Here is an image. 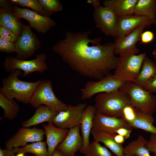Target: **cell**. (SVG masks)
<instances>
[{
  "label": "cell",
  "instance_id": "ac0fdd59",
  "mask_svg": "<svg viewBox=\"0 0 156 156\" xmlns=\"http://www.w3.org/2000/svg\"><path fill=\"white\" fill-rule=\"evenodd\" d=\"M42 126L46 136V143L49 156H51L57 146L66 137L69 129L57 127L52 123L43 125Z\"/></svg>",
  "mask_w": 156,
  "mask_h": 156
},
{
  "label": "cell",
  "instance_id": "4316f807",
  "mask_svg": "<svg viewBox=\"0 0 156 156\" xmlns=\"http://www.w3.org/2000/svg\"><path fill=\"white\" fill-rule=\"evenodd\" d=\"M0 106L4 110L3 117L9 120L15 119L20 111L17 102L14 99L8 98L0 91Z\"/></svg>",
  "mask_w": 156,
  "mask_h": 156
},
{
  "label": "cell",
  "instance_id": "ba28073f",
  "mask_svg": "<svg viewBox=\"0 0 156 156\" xmlns=\"http://www.w3.org/2000/svg\"><path fill=\"white\" fill-rule=\"evenodd\" d=\"M29 25L23 24L21 34L15 42L17 59L25 60L32 56L41 47L40 42Z\"/></svg>",
  "mask_w": 156,
  "mask_h": 156
},
{
  "label": "cell",
  "instance_id": "d6a6232c",
  "mask_svg": "<svg viewBox=\"0 0 156 156\" xmlns=\"http://www.w3.org/2000/svg\"><path fill=\"white\" fill-rule=\"evenodd\" d=\"M136 117V111L131 105L125 106L122 111V118L128 123L134 121Z\"/></svg>",
  "mask_w": 156,
  "mask_h": 156
},
{
  "label": "cell",
  "instance_id": "6da1fadb",
  "mask_svg": "<svg viewBox=\"0 0 156 156\" xmlns=\"http://www.w3.org/2000/svg\"><path fill=\"white\" fill-rule=\"evenodd\" d=\"M92 30L67 31L65 38L57 41L52 50L79 75L99 80L115 69L118 57L114 42L101 44V37L89 38Z\"/></svg>",
  "mask_w": 156,
  "mask_h": 156
},
{
  "label": "cell",
  "instance_id": "9c48e42d",
  "mask_svg": "<svg viewBox=\"0 0 156 156\" xmlns=\"http://www.w3.org/2000/svg\"><path fill=\"white\" fill-rule=\"evenodd\" d=\"M93 18L96 27L105 35L117 37L118 17L112 9L100 4L94 8Z\"/></svg>",
  "mask_w": 156,
  "mask_h": 156
},
{
  "label": "cell",
  "instance_id": "f6af8a7d",
  "mask_svg": "<svg viewBox=\"0 0 156 156\" xmlns=\"http://www.w3.org/2000/svg\"><path fill=\"white\" fill-rule=\"evenodd\" d=\"M25 154V153L23 152L18 153L15 156H26Z\"/></svg>",
  "mask_w": 156,
  "mask_h": 156
},
{
  "label": "cell",
  "instance_id": "cb8c5ba5",
  "mask_svg": "<svg viewBox=\"0 0 156 156\" xmlns=\"http://www.w3.org/2000/svg\"><path fill=\"white\" fill-rule=\"evenodd\" d=\"M136 111V118L129 124L133 128L142 129L151 134H156V127L153 125L155 120L153 116L145 114L137 109Z\"/></svg>",
  "mask_w": 156,
  "mask_h": 156
},
{
  "label": "cell",
  "instance_id": "7c38bea8",
  "mask_svg": "<svg viewBox=\"0 0 156 156\" xmlns=\"http://www.w3.org/2000/svg\"><path fill=\"white\" fill-rule=\"evenodd\" d=\"M87 106L86 103H82L68 105L66 109L58 113L52 123L57 127L69 129L80 125L83 113Z\"/></svg>",
  "mask_w": 156,
  "mask_h": 156
},
{
  "label": "cell",
  "instance_id": "f35d334b",
  "mask_svg": "<svg viewBox=\"0 0 156 156\" xmlns=\"http://www.w3.org/2000/svg\"><path fill=\"white\" fill-rule=\"evenodd\" d=\"M131 131L132 129L121 127L116 130L115 133L120 135L124 137L125 139H127L129 137Z\"/></svg>",
  "mask_w": 156,
  "mask_h": 156
},
{
  "label": "cell",
  "instance_id": "30bf717a",
  "mask_svg": "<svg viewBox=\"0 0 156 156\" xmlns=\"http://www.w3.org/2000/svg\"><path fill=\"white\" fill-rule=\"evenodd\" d=\"M124 82L115 79L109 73L97 81H89L81 89V98L85 100L101 93H109L119 90Z\"/></svg>",
  "mask_w": 156,
  "mask_h": 156
},
{
  "label": "cell",
  "instance_id": "8d00e7d4",
  "mask_svg": "<svg viewBox=\"0 0 156 156\" xmlns=\"http://www.w3.org/2000/svg\"><path fill=\"white\" fill-rule=\"evenodd\" d=\"M154 38V33L150 31L143 32L141 37V42L140 44H147L153 41Z\"/></svg>",
  "mask_w": 156,
  "mask_h": 156
},
{
  "label": "cell",
  "instance_id": "f1b7e54d",
  "mask_svg": "<svg viewBox=\"0 0 156 156\" xmlns=\"http://www.w3.org/2000/svg\"><path fill=\"white\" fill-rule=\"evenodd\" d=\"M47 146L46 142L38 141L27 144L21 148H15L12 151L15 153L23 152L32 153L36 156H49Z\"/></svg>",
  "mask_w": 156,
  "mask_h": 156
},
{
  "label": "cell",
  "instance_id": "f546056e",
  "mask_svg": "<svg viewBox=\"0 0 156 156\" xmlns=\"http://www.w3.org/2000/svg\"><path fill=\"white\" fill-rule=\"evenodd\" d=\"M84 156H113L105 147L94 140L83 152Z\"/></svg>",
  "mask_w": 156,
  "mask_h": 156
},
{
  "label": "cell",
  "instance_id": "e0dca14e",
  "mask_svg": "<svg viewBox=\"0 0 156 156\" xmlns=\"http://www.w3.org/2000/svg\"><path fill=\"white\" fill-rule=\"evenodd\" d=\"M80 125H78L69 129L64 140L56 149L60 151L64 156H73L82 148L83 140L80 133Z\"/></svg>",
  "mask_w": 156,
  "mask_h": 156
},
{
  "label": "cell",
  "instance_id": "ee69618b",
  "mask_svg": "<svg viewBox=\"0 0 156 156\" xmlns=\"http://www.w3.org/2000/svg\"><path fill=\"white\" fill-rule=\"evenodd\" d=\"M51 156H64V155L60 151L56 149Z\"/></svg>",
  "mask_w": 156,
  "mask_h": 156
},
{
  "label": "cell",
  "instance_id": "d6986e66",
  "mask_svg": "<svg viewBox=\"0 0 156 156\" xmlns=\"http://www.w3.org/2000/svg\"><path fill=\"white\" fill-rule=\"evenodd\" d=\"M96 113V109L94 106L89 105L84 109L81 116L80 125L83 144L82 148L79 151L83 154L90 143L89 137Z\"/></svg>",
  "mask_w": 156,
  "mask_h": 156
},
{
  "label": "cell",
  "instance_id": "1f68e13d",
  "mask_svg": "<svg viewBox=\"0 0 156 156\" xmlns=\"http://www.w3.org/2000/svg\"><path fill=\"white\" fill-rule=\"evenodd\" d=\"M49 17L54 12L62 11V6L58 0H38Z\"/></svg>",
  "mask_w": 156,
  "mask_h": 156
},
{
  "label": "cell",
  "instance_id": "83f0119b",
  "mask_svg": "<svg viewBox=\"0 0 156 156\" xmlns=\"http://www.w3.org/2000/svg\"><path fill=\"white\" fill-rule=\"evenodd\" d=\"M155 0H138L134 14L156 19Z\"/></svg>",
  "mask_w": 156,
  "mask_h": 156
},
{
  "label": "cell",
  "instance_id": "8fae6325",
  "mask_svg": "<svg viewBox=\"0 0 156 156\" xmlns=\"http://www.w3.org/2000/svg\"><path fill=\"white\" fill-rule=\"evenodd\" d=\"M12 10L18 18L27 21L31 28L40 33L45 34L56 25L52 18L42 15L33 10L20 8L15 4Z\"/></svg>",
  "mask_w": 156,
  "mask_h": 156
},
{
  "label": "cell",
  "instance_id": "9a60e30c",
  "mask_svg": "<svg viewBox=\"0 0 156 156\" xmlns=\"http://www.w3.org/2000/svg\"><path fill=\"white\" fill-rule=\"evenodd\" d=\"M156 24V19L135 15L129 14L118 17L117 37H121L129 34L138 27H146Z\"/></svg>",
  "mask_w": 156,
  "mask_h": 156
},
{
  "label": "cell",
  "instance_id": "4fadbf2b",
  "mask_svg": "<svg viewBox=\"0 0 156 156\" xmlns=\"http://www.w3.org/2000/svg\"><path fill=\"white\" fill-rule=\"evenodd\" d=\"M44 134L42 129L20 128L17 133L5 142V147L12 151L20 146H24L29 142L41 141Z\"/></svg>",
  "mask_w": 156,
  "mask_h": 156
},
{
  "label": "cell",
  "instance_id": "7bdbcfd3",
  "mask_svg": "<svg viewBox=\"0 0 156 156\" xmlns=\"http://www.w3.org/2000/svg\"><path fill=\"white\" fill-rule=\"evenodd\" d=\"M86 2L91 4L94 8H96L100 4V1L99 0H89Z\"/></svg>",
  "mask_w": 156,
  "mask_h": 156
},
{
  "label": "cell",
  "instance_id": "e575fe53",
  "mask_svg": "<svg viewBox=\"0 0 156 156\" xmlns=\"http://www.w3.org/2000/svg\"><path fill=\"white\" fill-rule=\"evenodd\" d=\"M19 36L9 29L0 25V37L3 39L15 43Z\"/></svg>",
  "mask_w": 156,
  "mask_h": 156
},
{
  "label": "cell",
  "instance_id": "7dc6e473",
  "mask_svg": "<svg viewBox=\"0 0 156 156\" xmlns=\"http://www.w3.org/2000/svg\"><path fill=\"white\" fill-rule=\"evenodd\" d=\"M121 156H135L133 155L124 154L123 155H122Z\"/></svg>",
  "mask_w": 156,
  "mask_h": 156
},
{
  "label": "cell",
  "instance_id": "b9f144b4",
  "mask_svg": "<svg viewBox=\"0 0 156 156\" xmlns=\"http://www.w3.org/2000/svg\"><path fill=\"white\" fill-rule=\"evenodd\" d=\"M114 138L116 142L121 145H122L125 140L124 137L120 135L116 134H114Z\"/></svg>",
  "mask_w": 156,
  "mask_h": 156
},
{
  "label": "cell",
  "instance_id": "7402d4cb",
  "mask_svg": "<svg viewBox=\"0 0 156 156\" xmlns=\"http://www.w3.org/2000/svg\"><path fill=\"white\" fill-rule=\"evenodd\" d=\"M138 0H105L104 6L110 8L118 16L133 14Z\"/></svg>",
  "mask_w": 156,
  "mask_h": 156
},
{
  "label": "cell",
  "instance_id": "4dcf8cb0",
  "mask_svg": "<svg viewBox=\"0 0 156 156\" xmlns=\"http://www.w3.org/2000/svg\"><path fill=\"white\" fill-rule=\"evenodd\" d=\"M10 1L13 4L24 8H30L42 15L49 17L38 0H10Z\"/></svg>",
  "mask_w": 156,
  "mask_h": 156
},
{
  "label": "cell",
  "instance_id": "ab89813d",
  "mask_svg": "<svg viewBox=\"0 0 156 156\" xmlns=\"http://www.w3.org/2000/svg\"><path fill=\"white\" fill-rule=\"evenodd\" d=\"M13 4L10 0H0V8H4L12 9L14 5Z\"/></svg>",
  "mask_w": 156,
  "mask_h": 156
},
{
  "label": "cell",
  "instance_id": "bcb514c9",
  "mask_svg": "<svg viewBox=\"0 0 156 156\" xmlns=\"http://www.w3.org/2000/svg\"><path fill=\"white\" fill-rule=\"evenodd\" d=\"M152 55L156 59V49H154L152 53Z\"/></svg>",
  "mask_w": 156,
  "mask_h": 156
},
{
  "label": "cell",
  "instance_id": "277c9868",
  "mask_svg": "<svg viewBox=\"0 0 156 156\" xmlns=\"http://www.w3.org/2000/svg\"><path fill=\"white\" fill-rule=\"evenodd\" d=\"M119 90L129 96L130 104L134 108L150 115L156 112V95L135 82H124Z\"/></svg>",
  "mask_w": 156,
  "mask_h": 156
},
{
  "label": "cell",
  "instance_id": "74e56055",
  "mask_svg": "<svg viewBox=\"0 0 156 156\" xmlns=\"http://www.w3.org/2000/svg\"><path fill=\"white\" fill-rule=\"evenodd\" d=\"M142 88L152 93H156V75L150 79Z\"/></svg>",
  "mask_w": 156,
  "mask_h": 156
},
{
  "label": "cell",
  "instance_id": "c3c4849f",
  "mask_svg": "<svg viewBox=\"0 0 156 156\" xmlns=\"http://www.w3.org/2000/svg\"><path fill=\"white\" fill-rule=\"evenodd\" d=\"M155 14L156 15V0H155Z\"/></svg>",
  "mask_w": 156,
  "mask_h": 156
},
{
  "label": "cell",
  "instance_id": "ffe728a7",
  "mask_svg": "<svg viewBox=\"0 0 156 156\" xmlns=\"http://www.w3.org/2000/svg\"><path fill=\"white\" fill-rule=\"evenodd\" d=\"M36 109V112L31 117L21 122L23 127L29 128L46 122L52 123L58 112L44 105H41Z\"/></svg>",
  "mask_w": 156,
  "mask_h": 156
},
{
  "label": "cell",
  "instance_id": "7a4b0ae2",
  "mask_svg": "<svg viewBox=\"0 0 156 156\" xmlns=\"http://www.w3.org/2000/svg\"><path fill=\"white\" fill-rule=\"evenodd\" d=\"M23 73L21 70L17 69L11 73L8 76L3 78L0 91L8 98L16 99L24 104H30L41 80L34 82L22 81L18 77L23 76Z\"/></svg>",
  "mask_w": 156,
  "mask_h": 156
},
{
  "label": "cell",
  "instance_id": "5bb4252c",
  "mask_svg": "<svg viewBox=\"0 0 156 156\" xmlns=\"http://www.w3.org/2000/svg\"><path fill=\"white\" fill-rule=\"evenodd\" d=\"M146 27L145 25L139 26L125 36L115 38L114 42L115 54L120 55L138 54L140 50L136 44L140 40L141 35Z\"/></svg>",
  "mask_w": 156,
  "mask_h": 156
},
{
  "label": "cell",
  "instance_id": "3957f363",
  "mask_svg": "<svg viewBox=\"0 0 156 156\" xmlns=\"http://www.w3.org/2000/svg\"><path fill=\"white\" fill-rule=\"evenodd\" d=\"M94 101L96 112L105 116L120 118H122L124 108L131 105L129 96L119 90L97 94Z\"/></svg>",
  "mask_w": 156,
  "mask_h": 156
},
{
  "label": "cell",
  "instance_id": "52a82bcc",
  "mask_svg": "<svg viewBox=\"0 0 156 156\" xmlns=\"http://www.w3.org/2000/svg\"><path fill=\"white\" fill-rule=\"evenodd\" d=\"M46 55L44 53L38 54L36 57L30 60H20L12 56L5 57L3 67L5 71L11 73L17 69L23 71V76L35 72L42 73L48 69L46 62Z\"/></svg>",
  "mask_w": 156,
  "mask_h": 156
},
{
  "label": "cell",
  "instance_id": "484cf974",
  "mask_svg": "<svg viewBox=\"0 0 156 156\" xmlns=\"http://www.w3.org/2000/svg\"><path fill=\"white\" fill-rule=\"evenodd\" d=\"M156 75V64L151 59L146 56L143 62L140 72L135 82L142 87L150 79Z\"/></svg>",
  "mask_w": 156,
  "mask_h": 156
},
{
  "label": "cell",
  "instance_id": "2e32d148",
  "mask_svg": "<svg viewBox=\"0 0 156 156\" xmlns=\"http://www.w3.org/2000/svg\"><path fill=\"white\" fill-rule=\"evenodd\" d=\"M121 127L132 129L133 128L122 118L106 116L96 112L93 119L92 130L115 133V131Z\"/></svg>",
  "mask_w": 156,
  "mask_h": 156
},
{
  "label": "cell",
  "instance_id": "5b68a950",
  "mask_svg": "<svg viewBox=\"0 0 156 156\" xmlns=\"http://www.w3.org/2000/svg\"><path fill=\"white\" fill-rule=\"evenodd\" d=\"M146 55L143 53L120 55L113 74L114 78L124 82H135Z\"/></svg>",
  "mask_w": 156,
  "mask_h": 156
},
{
  "label": "cell",
  "instance_id": "60d3db41",
  "mask_svg": "<svg viewBox=\"0 0 156 156\" xmlns=\"http://www.w3.org/2000/svg\"><path fill=\"white\" fill-rule=\"evenodd\" d=\"M13 151L6 148L3 149L0 148V156H15Z\"/></svg>",
  "mask_w": 156,
  "mask_h": 156
},
{
  "label": "cell",
  "instance_id": "603a6c76",
  "mask_svg": "<svg viewBox=\"0 0 156 156\" xmlns=\"http://www.w3.org/2000/svg\"><path fill=\"white\" fill-rule=\"evenodd\" d=\"M91 133L94 140L103 143L116 156H121L124 154V147L122 145L117 143L114 139V135L115 133L93 130H92Z\"/></svg>",
  "mask_w": 156,
  "mask_h": 156
},
{
  "label": "cell",
  "instance_id": "836d02e7",
  "mask_svg": "<svg viewBox=\"0 0 156 156\" xmlns=\"http://www.w3.org/2000/svg\"><path fill=\"white\" fill-rule=\"evenodd\" d=\"M0 51L7 54L15 52V43L9 41L0 37Z\"/></svg>",
  "mask_w": 156,
  "mask_h": 156
},
{
  "label": "cell",
  "instance_id": "44dd1931",
  "mask_svg": "<svg viewBox=\"0 0 156 156\" xmlns=\"http://www.w3.org/2000/svg\"><path fill=\"white\" fill-rule=\"evenodd\" d=\"M23 24L12 9L0 8V25L19 36L23 29Z\"/></svg>",
  "mask_w": 156,
  "mask_h": 156
},
{
  "label": "cell",
  "instance_id": "681fc988",
  "mask_svg": "<svg viewBox=\"0 0 156 156\" xmlns=\"http://www.w3.org/2000/svg\"><path fill=\"white\" fill-rule=\"evenodd\" d=\"M73 156H76V155H73Z\"/></svg>",
  "mask_w": 156,
  "mask_h": 156
},
{
  "label": "cell",
  "instance_id": "d590c367",
  "mask_svg": "<svg viewBox=\"0 0 156 156\" xmlns=\"http://www.w3.org/2000/svg\"><path fill=\"white\" fill-rule=\"evenodd\" d=\"M145 146L150 152L156 156V134H151Z\"/></svg>",
  "mask_w": 156,
  "mask_h": 156
},
{
  "label": "cell",
  "instance_id": "8992f818",
  "mask_svg": "<svg viewBox=\"0 0 156 156\" xmlns=\"http://www.w3.org/2000/svg\"><path fill=\"white\" fill-rule=\"evenodd\" d=\"M30 104L35 108L44 105L58 112L66 109L68 106L56 97L53 90L52 82L49 80H41Z\"/></svg>",
  "mask_w": 156,
  "mask_h": 156
},
{
  "label": "cell",
  "instance_id": "d4e9b609",
  "mask_svg": "<svg viewBox=\"0 0 156 156\" xmlns=\"http://www.w3.org/2000/svg\"><path fill=\"white\" fill-rule=\"evenodd\" d=\"M147 141L143 135H138L136 140L124 147V154L135 156H152L145 146Z\"/></svg>",
  "mask_w": 156,
  "mask_h": 156
}]
</instances>
